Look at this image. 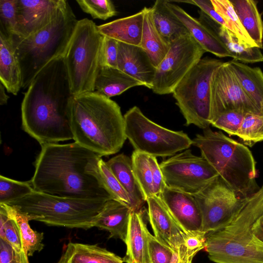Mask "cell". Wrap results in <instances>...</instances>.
<instances>
[{
    "mask_svg": "<svg viewBox=\"0 0 263 263\" xmlns=\"http://www.w3.org/2000/svg\"><path fill=\"white\" fill-rule=\"evenodd\" d=\"M144 10L133 15L97 26L103 36L119 42L140 46L143 30Z\"/></svg>",
    "mask_w": 263,
    "mask_h": 263,
    "instance_id": "cell-23",
    "label": "cell"
},
{
    "mask_svg": "<svg viewBox=\"0 0 263 263\" xmlns=\"http://www.w3.org/2000/svg\"><path fill=\"white\" fill-rule=\"evenodd\" d=\"M99 169L103 183L112 198L126 205L131 209V202L127 193L102 158L99 161Z\"/></svg>",
    "mask_w": 263,
    "mask_h": 263,
    "instance_id": "cell-38",
    "label": "cell"
},
{
    "mask_svg": "<svg viewBox=\"0 0 263 263\" xmlns=\"http://www.w3.org/2000/svg\"><path fill=\"white\" fill-rule=\"evenodd\" d=\"M0 238L17 252H25L17 222L2 206H0Z\"/></svg>",
    "mask_w": 263,
    "mask_h": 263,
    "instance_id": "cell-35",
    "label": "cell"
},
{
    "mask_svg": "<svg viewBox=\"0 0 263 263\" xmlns=\"http://www.w3.org/2000/svg\"><path fill=\"white\" fill-rule=\"evenodd\" d=\"M132 210L126 205L115 200L106 201L97 216L93 227L107 231L109 237L125 242Z\"/></svg>",
    "mask_w": 263,
    "mask_h": 263,
    "instance_id": "cell-22",
    "label": "cell"
},
{
    "mask_svg": "<svg viewBox=\"0 0 263 263\" xmlns=\"http://www.w3.org/2000/svg\"><path fill=\"white\" fill-rule=\"evenodd\" d=\"M67 113L74 142L102 157L119 152L127 139L120 107L96 91L72 95Z\"/></svg>",
    "mask_w": 263,
    "mask_h": 263,
    "instance_id": "cell-3",
    "label": "cell"
},
{
    "mask_svg": "<svg viewBox=\"0 0 263 263\" xmlns=\"http://www.w3.org/2000/svg\"><path fill=\"white\" fill-rule=\"evenodd\" d=\"M173 13L187 28L189 33L206 51L219 58L230 57V54L220 39L207 27L188 14L178 5L167 1Z\"/></svg>",
    "mask_w": 263,
    "mask_h": 263,
    "instance_id": "cell-20",
    "label": "cell"
},
{
    "mask_svg": "<svg viewBox=\"0 0 263 263\" xmlns=\"http://www.w3.org/2000/svg\"><path fill=\"white\" fill-rule=\"evenodd\" d=\"M125 132L135 151L157 157L172 156L188 149L193 141L182 131L164 128L147 118L135 106L124 115Z\"/></svg>",
    "mask_w": 263,
    "mask_h": 263,
    "instance_id": "cell-10",
    "label": "cell"
},
{
    "mask_svg": "<svg viewBox=\"0 0 263 263\" xmlns=\"http://www.w3.org/2000/svg\"><path fill=\"white\" fill-rule=\"evenodd\" d=\"M63 57L49 63L27 88L22 127L41 145L73 139L67 108L71 97Z\"/></svg>",
    "mask_w": 263,
    "mask_h": 263,
    "instance_id": "cell-2",
    "label": "cell"
},
{
    "mask_svg": "<svg viewBox=\"0 0 263 263\" xmlns=\"http://www.w3.org/2000/svg\"><path fill=\"white\" fill-rule=\"evenodd\" d=\"M117 68L152 89L156 68L141 47L118 42Z\"/></svg>",
    "mask_w": 263,
    "mask_h": 263,
    "instance_id": "cell-18",
    "label": "cell"
},
{
    "mask_svg": "<svg viewBox=\"0 0 263 263\" xmlns=\"http://www.w3.org/2000/svg\"><path fill=\"white\" fill-rule=\"evenodd\" d=\"M106 163L127 193L132 211L142 209L146 200L134 175L131 158L122 153L111 158Z\"/></svg>",
    "mask_w": 263,
    "mask_h": 263,
    "instance_id": "cell-24",
    "label": "cell"
},
{
    "mask_svg": "<svg viewBox=\"0 0 263 263\" xmlns=\"http://www.w3.org/2000/svg\"><path fill=\"white\" fill-rule=\"evenodd\" d=\"M78 20L65 1L56 17L29 36L12 43L27 89L37 74L52 61L63 57Z\"/></svg>",
    "mask_w": 263,
    "mask_h": 263,
    "instance_id": "cell-6",
    "label": "cell"
},
{
    "mask_svg": "<svg viewBox=\"0 0 263 263\" xmlns=\"http://www.w3.org/2000/svg\"><path fill=\"white\" fill-rule=\"evenodd\" d=\"M41 146L30 180L34 191L62 197L113 199L100 174L99 154L76 142Z\"/></svg>",
    "mask_w": 263,
    "mask_h": 263,
    "instance_id": "cell-1",
    "label": "cell"
},
{
    "mask_svg": "<svg viewBox=\"0 0 263 263\" xmlns=\"http://www.w3.org/2000/svg\"><path fill=\"white\" fill-rule=\"evenodd\" d=\"M148 255L150 263H170L174 252L148 233Z\"/></svg>",
    "mask_w": 263,
    "mask_h": 263,
    "instance_id": "cell-42",
    "label": "cell"
},
{
    "mask_svg": "<svg viewBox=\"0 0 263 263\" xmlns=\"http://www.w3.org/2000/svg\"><path fill=\"white\" fill-rule=\"evenodd\" d=\"M223 62L202 58L177 85L172 94L185 120L203 130L211 125L210 84L214 71Z\"/></svg>",
    "mask_w": 263,
    "mask_h": 263,
    "instance_id": "cell-9",
    "label": "cell"
},
{
    "mask_svg": "<svg viewBox=\"0 0 263 263\" xmlns=\"http://www.w3.org/2000/svg\"><path fill=\"white\" fill-rule=\"evenodd\" d=\"M263 216V184L246 197L240 208L221 229L208 233L204 249L215 263H263V241L253 226Z\"/></svg>",
    "mask_w": 263,
    "mask_h": 263,
    "instance_id": "cell-4",
    "label": "cell"
},
{
    "mask_svg": "<svg viewBox=\"0 0 263 263\" xmlns=\"http://www.w3.org/2000/svg\"><path fill=\"white\" fill-rule=\"evenodd\" d=\"M6 88L0 82V104L4 105L7 103L9 97L6 93Z\"/></svg>",
    "mask_w": 263,
    "mask_h": 263,
    "instance_id": "cell-49",
    "label": "cell"
},
{
    "mask_svg": "<svg viewBox=\"0 0 263 263\" xmlns=\"http://www.w3.org/2000/svg\"><path fill=\"white\" fill-rule=\"evenodd\" d=\"M118 54V42L114 39L104 36L100 52V67L117 68Z\"/></svg>",
    "mask_w": 263,
    "mask_h": 263,
    "instance_id": "cell-43",
    "label": "cell"
},
{
    "mask_svg": "<svg viewBox=\"0 0 263 263\" xmlns=\"http://www.w3.org/2000/svg\"><path fill=\"white\" fill-rule=\"evenodd\" d=\"M194 196L201 214V231L205 235L228 223L245 199L239 197L219 176Z\"/></svg>",
    "mask_w": 263,
    "mask_h": 263,
    "instance_id": "cell-13",
    "label": "cell"
},
{
    "mask_svg": "<svg viewBox=\"0 0 263 263\" xmlns=\"http://www.w3.org/2000/svg\"><path fill=\"white\" fill-rule=\"evenodd\" d=\"M65 0H16L15 43L34 34L57 15Z\"/></svg>",
    "mask_w": 263,
    "mask_h": 263,
    "instance_id": "cell-15",
    "label": "cell"
},
{
    "mask_svg": "<svg viewBox=\"0 0 263 263\" xmlns=\"http://www.w3.org/2000/svg\"><path fill=\"white\" fill-rule=\"evenodd\" d=\"M211 123L221 112L237 109L262 115L245 93L228 62L213 73L210 84Z\"/></svg>",
    "mask_w": 263,
    "mask_h": 263,
    "instance_id": "cell-14",
    "label": "cell"
},
{
    "mask_svg": "<svg viewBox=\"0 0 263 263\" xmlns=\"http://www.w3.org/2000/svg\"><path fill=\"white\" fill-rule=\"evenodd\" d=\"M123 258L96 245L69 242L58 263H123Z\"/></svg>",
    "mask_w": 263,
    "mask_h": 263,
    "instance_id": "cell-27",
    "label": "cell"
},
{
    "mask_svg": "<svg viewBox=\"0 0 263 263\" xmlns=\"http://www.w3.org/2000/svg\"><path fill=\"white\" fill-rule=\"evenodd\" d=\"M200 249H192L185 244L181 246L177 252L174 253L170 263H192L193 258Z\"/></svg>",
    "mask_w": 263,
    "mask_h": 263,
    "instance_id": "cell-47",
    "label": "cell"
},
{
    "mask_svg": "<svg viewBox=\"0 0 263 263\" xmlns=\"http://www.w3.org/2000/svg\"><path fill=\"white\" fill-rule=\"evenodd\" d=\"M211 2L215 11L227 24V29L235 34L240 43L248 47H257L242 26L229 0H211Z\"/></svg>",
    "mask_w": 263,
    "mask_h": 263,
    "instance_id": "cell-33",
    "label": "cell"
},
{
    "mask_svg": "<svg viewBox=\"0 0 263 263\" xmlns=\"http://www.w3.org/2000/svg\"><path fill=\"white\" fill-rule=\"evenodd\" d=\"M142 209L131 212L125 241L126 252L122 258L125 263H150L148 233Z\"/></svg>",
    "mask_w": 263,
    "mask_h": 263,
    "instance_id": "cell-21",
    "label": "cell"
},
{
    "mask_svg": "<svg viewBox=\"0 0 263 263\" xmlns=\"http://www.w3.org/2000/svg\"><path fill=\"white\" fill-rule=\"evenodd\" d=\"M198 20L220 39L233 60L244 64L263 62V54L258 47H248L242 44L232 32L201 11H199Z\"/></svg>",
    "mask_w": 263,
    "mask_h": 263,
    "instance_id": "cell-19",
    "label": "cell"
},
{
    "mask_svg": "<svg viewBox=\"0 0 263 263\" xmlns=\"http://www.w3.org/2000/svg\"><path fill=\"white\" fill-rule=\"evenodd\" d=\"M148 157V155L137 151L131 156L133 171L145 200L155 195Z\"/></svg>",
    "mask_w": 263,
    "mask_h": 263,
    "instance_id": "cell-34",
    "label": "cell"
},
{
    "mask_svg": "<svg viewBox=\"0 0 263 263\" xmlns=\"http://www.w3.org/2000/svg\"><path fill=\"white\" fill-rule=\"evenodd\" d=\"M158 196L189 237L206 236L201 231V214L193 195L166 185Z\"/></svg>",
    "mask_w": 263,
    "mask_h": 263,
    "instance_id": "cell-16",
    "label": "cell"
},
{
    "mask_svg": "<svg viewBox=\"0 0 263 263\" xmlns=\"http://www.w3.org/2000/svg\"><path fill=\"white\" fill-rule=\"evenodd\" d=\"M242 26L259 49L263 48V21L259 12L257 1L229 0Z\"/></svg>",
    "mask_w": 263,
    "mask_h": 263,
    "instance_id": "cell-31",
    "label": "cell"
},
{
    "mask_svg": "<svg viewBox=\"0 0 263 263\" xmlns=\"http://www.w3.org/2000/svg\"><path fill=\"white\" fill-rule=\"evenodd\" d=\"M148 160L152 172L154 194L159 196L166 184L156 157L149 155Z\"/></svg>",
    "mask_w": 263,
    "mask_h": 263,
    "instance_id": "cell-45",
    "label": "cell"
},
{
    "mask_svg": "<svg viewBox=\"0 0 263 263\" xmlns=\"http://www.w3.org/2000/svg\"><path fill=\"white\" fill-rule=\"evenodd\" d=\"M0 206H3L17 222L27 255L32 256L34 252L41 251L44 248V244L42 243L43 233L34 231L30 228L29 224L30 220L29 216L12 205L0 203Z\"/></svg>",
    "mask_w": 263,
    "mask_h": 263,
    "instance_id": "cell-32",
    "label": "cell"
},
{
    "mask_svg": "<svg viewBox=\"0 0 263 263\" xmlns=\"http://www.w3.org/2000/svg\"><path fill=\"white\" fill-rule=\"evenodd\" d=\"M31 181H20L0 176V203L7 204L34 191Z\"/></svg>",
    "mask_w": 263,
    "mask_h": 263,
    "instance_id": "cell-37",
    "label": "cell"
},
{
    "mask_svg": "<svg viewBox=\"0 0 263 263\" xmlns=\"http://www.w3.org/2000/svg\"><path fill=\"white\" fill-rule=\"evenodd\" d=\"M107 200L62 197L34 191L7 203L26 214L30 220L47 224L87 230Z\"/></svg>",
    "mask_w": 263,
    "mask_h": 263,
    "instance_id": "cell-7",
    "label": "cell"
},
{
    "mask_svg": "<svg viewBox=\"0 0 263 263\" xmlns=\"http://www.w3.org/2000/svg\"><path fill=\"white\" fill-rule=\"evenodd\" d=\"M159 164L167 186L193 196L219 176L204 158L188 149Z\"/></svg>",
    "mask_w": 263,
    "mask_h": 263,
    "instance_id": "cell-12",
    "label": "cell"
},
{
    "mask_svg": "<svg viewBox=\"0 0 263 263\" xmlns=\"http://www.w3.org/2000/svg\"><path fill=\"white\" fill-rule=\"evenodd\" d=\"M16 0L0 1V33L12 41L16 36Z\"/></svg>",
    "mask_w": 263,
    "mask_h": 263,
    "instance_id": "cell-40",
    "label": "cell"
},
{
    "mask_svg": "<svg viewBox=\"0 0 263 263\" xmlns=\"http://www.w3.org/2000/svg\"><path fill=\"white\" fill-rule=\"evenodd\" d=\"M205 52L190 34L172 42L156 67L152 88L153 92L160 95L172 93Z\"/></svg>",
    "mask_w": 263,
    "mask_h": 263,
    "instance_id": "cell-11",
    "label": "cell"
},
{
    "mask_svg": "<svg viewBox=\"0 0 263 263\" xmlns=\"http://www.w3.org/2000/svg\"><path fill=\"white\" fill-rule=\"evenodd\" d=\"M237 136L249 146L263 141V115L246 114Z\"/></svg>",
    "mask_w": 263,
    "mask_h": 263,
    "instance_id": "cell-36",
    "label": "cell"
},
{
    "mask_svg": "<svg viewBox=\"0 0 263 263\" xmlns=\"http://www.w3.org/2000/svg\"><path fill=\"white\" fill-rule=\"evenodd\" d=\"M25 252H18L0 238V263H29Z\"/></svg>",
    "mask_w": 263,
    "mask_h": 263,
    "instance_id": "cell-44",
    "label": "cell"
},
{
    "mask_svg": "<svg viewBox=\"0 0 263 263\" xmlns=\"http://www.w3.org/2000/svg\"><path fill=\"white\" fill-rule=\"evenodd\" d=\"M253 230L255 236L263 241V216L256 222Z\"/></svg>",
    "mask_w": 263,
    "mask_h": 263,
    "instance_id": "cell-48",
    "label": "cell"
},
{
    "mask_svg": "<svg viewBox=\"0 0 263 263\" xmlns=\"http://www.w3.org/2000/svg\"><path fill=\"white\" fill-rule=\"evenodd\" d=\"M143 9V25L140 47L147 53L156 68L167 54L170 45L157 30L153 18L151 7H144Z\"/></svg>",
    "mask_w": 263,
    "mask_h": 263,
    "instance_id": "cell-30",
    "label": "cell"
},
{
    "mask_svg": "<svg viewBox=\"0 0 263 263\" xmlns=\"http://www.w3.org/2000/svg\"><path fill=\"white\" fill-rule=\"evenodd\" d=\"M219 177L241 198L249 197L260 187L256 181V161L249 148L210 127L192 140Z\"/></svg>",
    "mask_w": 263,
    "mask_h": 263,
    "instance_id": "cell-5",
    "label": "cell"
},
{
    "mask_svg": "<svg viewBox=\"0 0 263 263\" xmlns=\"http://www.w3.org/2000/svg\"><path fill=\"white\" fill-rule=\"evenodd\" d=\"M103 37L92 21H78L63 57L72 95L95 91Z\"/></svg>",
    "mask_w": 263,
    "mask_h": 263,
    "instance_id": "cell-8",
    "label": "cell"
},
{
    "mask_svg": "<svg viewBox=\"0 0 263 263\" xmlns=\"http://www.w3.org/2000/svg\"><path fill=\"white\" fill-rule=\"evenodd\" d=\"M196 5L200 11L222 26L227 28V24L221 16L215 11L211 0H190L179 1Z\"/></svg>",
    "mask_w": 263,
    "mask_h": 263,
    "instance_id": "cell-46",
    "label": "cell"
},
{
    "mask_svg": "<svg viewBox=\"0 0 263 263\" xmlns=\"http://www.w3.org/2000/svg\"><path fill=\"white\" fill-rule=\"evenodd\" d=\"M0 81L7 92L17 95L22 86L18 60L10 39L0 33Z\"/></svg>",
    "mask_w": 263,
    "mask_h": 263,
    "instance_id": "cell-25",
    "label": "cell"
},
{
    "mask_svg": "<svg viewBox=\"0 0 263 263\" xmlns=\"http://www.w3.org/2000/svg\"><path fill=\"white\" fill-rule=\"evenodd\" d=\"M146 202L154 236L174 253L177 252L189 236L175 221L159 196H151Z\"/></svg>",
    "mask_w": 263,
    "mask_h": 263,
    "instance_id": "cell-17",
    "label": "cell"
},
{
    "mask_svg": "<svg viewBox=\"0 0 263 263\" xmlns=\"http://www.w3.org/2000/svg\"><path fill=\"white\" fill-rule=\"evenodd\" d=\"M81 10L94 19L106 20L118 14L110 0H77Z\"/></svg>",
    "mask_w": 263,
    "mask_h": 263,
    "instance_id": "cell-39",
    "label": "cell"
},
{
    "mask_svg": "<svg viewBox=\"0 0 263 263\" xmlns=\"http://www.w3.org/2000/svg\"><path fill=\"white\" fill-rule=\"evenodd\" d=\"M228 62L245 93L263 115V72L261 69L233 59Z\"/></svg>",
    "mask_w": 263,
    "mask_h": 263,
    "instance_id": "cell-26",
    "label": "cell"
},
{
    "mask_svg": "<svg viewBox=\"0 0 263 263\" xmlns=\"http://www.w3.org/2000/svg\"><path fill=\"white\" fill-rule=\"evenodd\" d=\"M142 84L117 68L100 67L97 77L95 91L110 98Z\"/></svg>",
    "mask_w": 263,
    "mask_h": 263,
    "instance_id": "cell-28",
    "label": "cell"
},
{
    "mask_svg": "<svg viewBox=\"0 0 263 263\" xmlns=\"http://www.w3.org/2000/svg\"><path fill=\"white\" fill-rule=\"evenodd\" d=\"M151 10L157 30L170 45L177 39L190 34L184 24L168 8L167 1H155Z\"/></svg>",
    "mask_w": 263,
    "mask_h": 263,
    "instance_id": "cell-29",
    "label": "cell"
},
{
    "mask_svg": "<svg viewBox=\"0 0 263 263\" xmlns=\"http://www.w3.org/2000/svg\"><path fill=\"white\" fill-rule=\"evenodd\" d=\"M246 114L240 110H228L221 112L211 123L215 127L223 130L229 136H237Z\"/></svg>",
    "mask_w": 263,
    "mask_h": 263,
    "instance_id": "cell-41",
    "label": "cell"
}]
</instances>
